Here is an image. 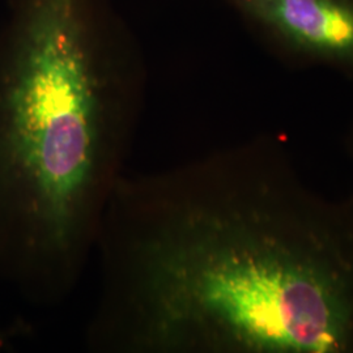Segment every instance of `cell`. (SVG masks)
I'll list each match as a JSON object with an SVG mask.
<instances>
[{
	"label": "cell",
	"instance_id": "obj_1",
	"mask_svg": "<svg viewBox=\"0 0 353 353\" xmlns=\"http://www.w3.org/2000/svg\"><path fill=\"white\" fill-rule=\"evenodd\" d=\"M94 259L96 353H353V195L259 137L125 174Z\"/></svg>",
	"mask_w": 353,
	"mask_h": 353
},
{
	"label": "cell",
	"instance_id": "obj_2",
	"mask_svg": "<svg viewBox=\"0 0 353 353\" xmlns=\"http://www.w3.org/2000/svg\"><path fill=\"white\" fill-rule=\"evenodd\" d=\"M16 11L0 41V281L50 309L94 259L134 117L77 0H21Z\"/></svg>",
	"mask_w": 353,
	"mask_h": 353
},
{
	"label": "cell",
	"instance_id": "obj_3",
	"mask_svg": "<svg viewBox=\"0 0 353 353\" xmlns=\"http://www.w3.org/2000/svg\"><path fill=\"white\" fill-rule=\"evenodd\" d=\"M290 68H328L353 81V0H228Z\"/></svg>",
	"mask_w": 353,
	"mask_h": 353
},
{
	"label": "cell",
	"instance_id": "obj_4",
	"mask_svg": "<svg viewBox=\"0 0 353 353\" xmlns=\"http://www.w3.org/2000/svg\"><path fill=\"white\" fill-rule=\"evenodd\" d=\"M344 147H345V152L348 153V156H350V159H351V161L353 163V121L351 126L348 128L347 135H345Z\"/></svg>",
	"mask_w": 353,
	"mask_h": 353
}]
</instances>
